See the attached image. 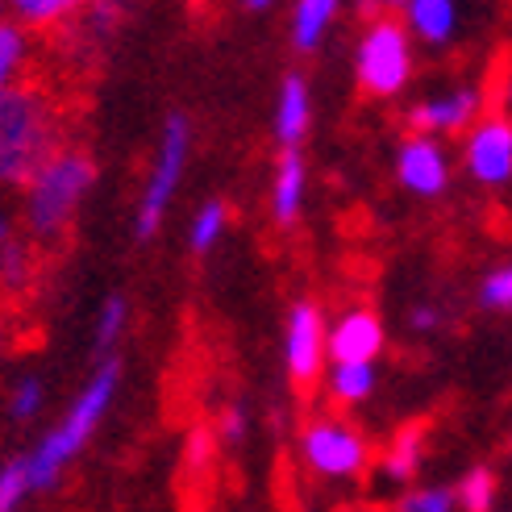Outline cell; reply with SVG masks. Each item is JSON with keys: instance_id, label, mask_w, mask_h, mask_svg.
I'll return each mask as SVG.
<instances>
[{"instance_id": "obj_1", "label": "cell", "mask_w": 512, "mask_h": 512, "mask_svg": "<svg viewBox=\"0 0 512 512\" xmlns=\"http://www.w3.org/2000/svg\"><path fill=\"white\" fill-rule=\"evenodd\" d=\"M63 146V113L46 84L21 80L0 92V188H25Z\"/></svg>"}, {"instance_id": "obj_2", "label": "cell", "mask_w": 512, "mask_h": 512, "mask_svg": "<svg viewBox=\"0 0 512 512\" xmlns=\"http://www.w3.org/2000/svg\"><path fill=\"white\" fill-rule=\"evenodd\" d=\"M117 392H121V363L117 358H100L96 371L88 375V383L67 404V413L42 433L30 454H25L34 492H50L63 479V471L88 450L96 429L105 425V417L113 413Z\"/></svg>"}, {"instance_id": "obj_3", "label": "cell", "mask_w": 512, "mask_h": 512, "mask_svg": "<svg viewBox=\"0 0 512 512\" xmlns=\"http://www.w3.org/2000/svg\"><path fill=\"white\" fill-rule=\"evenodd\" d=\"M96 159L84 146L63 142L55 155H50L34 179L21 188V229L34 246H55L71 234L75 217H80L84 200L96 188Z\"/></svg>"}, {"instance_id": "obj_4", "label": "cell", "mask_w": 512, "mask_h": 512, "mask_svg": "<svg viewBox=\"0 0 512 512\" xmlns=\"http://www.w3.org/2000/svg\"><path fill=\"white\" fill-rule=\"evenodd\" d=\"M188 155H192V121L184 113H171L163 121V134L155 146V159H150L146 171V184L138 196V209H134V238L150 242L163 229L167 213H171V200L184 184V171H188Z\"/></svg>"}, {"instance_id": "obj_5", "label": "cell", "mask_w": 512, "mask_h": 512, "mask_svg": "<svg viewBox=\"0 0 512 512\" xmlns=\"http://www.w3.org/2000/svg\"><path fill=\"white\" fill-rule=\"evenodd\" d=\"M354 75L358 88L367 96H396L413 80V38H408L404 21L396 17H375L363 38L354 46Z\"/></svg>"}, {"instance_id": "obj_6", "label": "cell", "mask_w": 512, "mask_h": 512, "mask_svg": "<svg viewBox=\"0 0 512 512\" xmlns=\"http://www.w3.org/2000/svg\"><path fill=\"white\" fill-rule=\"evenodd\" d=\"M300 458L304 467L325 479H354L371 463V446L350 421L317 417L300 429Z\"/></svg>"}, {"instance_id": "obj_7", "label": "cell", "mask_w": 512, "mask_h": 512, "mask_svg": "<svg viewBox=\"0 0 512 512\" xmlns=\"http://www.w3.org/2000/svg\"><path fill=\"white\" fill-rule=\"evenodd\" d=\"M329 363V325L317 300H296L284 325V367L296 388H313Z\"/></svg>"}, {"instance_id": "obj_8", "label": "cell", "mask_w": 512, "mask_h": 512, "mask_svg": "<svg viewBox=\"0 0 512 512\" xmlns=\"http://www.w3.org/2000/svg\"><path fill=\"white\" fill-rule=\"evenodd\" d=\"M463 163L479 184H508L512 179V121L508 117H479L467 130Z\"/></svg>"}, {"instance_id": "obj_9", "label": "cell", "mask_w": 512, "mask_h": 512, "mask_svg": "<svg viewBox=\"0 0 512 512\" xmlns=\"http://www.w3.org/2000/svg\"><path fill=\"white\" fill-rule=\"evenodd\" d=\"M396 179L413 196H442L450 184V159L438 138L408 134L396 150Z\"/></svg>"}, {"instance_id": "obj_10", "label": "cell", "mask_w": 512, "mask_h": 512, "mask_svg": "<svg viewBox=\"0 0 512 512\" xmlns=\"http://www.w3.org/2000/svg\"><path fill=\"white\" fill-rule=\"evenodd\" d=\"M479 109H483L479 88H450V92H442V96L421 100V105L408 113V121H413L417 134L438 138V134L471 130V125L479 121Z\"/></svg>"}, {"instance_id": "obj_11", "label": "cell", "mask_w": 512, "mask_h": 512, "mask_svg": "<svg viewBox=\"0 0 512 512\" xmlns=\"http://www.w3.org/2000/svg\"><path fill=\"white\" fill-rule=\"evenodd\" d=\"M383 321L371 309H346L329 325V363H371L383 354Z\"/></svg>"}, {"instance_id": "obj_12", "label": "cell", "mask_w": 512, "mask_h": 512, "mask_svg": "<svg viewBox=\"0 0 512 512\" xmlns=\"http://www.w3.org/2000/svg\"><path fill=\"white\" fill-rule=\"evenodd\" d=\"M313 125V92H309V80L296 71L284 75V84L275 92V113H271V130H275V142L279 150H300L304 134Z\"/></svg>"}, {"instance_id": "obj_13", "label": "cell", "mask_w": 512, "mask_h": 512, "mask_svg": "<svg viewBox=\"0 0 512 512\" xmlns=\"http://www.w3.org/2000/svg\"><path fill=\"white\" fill-rule=\"evenodd\" d=\"M304 196H309V163L300 150H279L271 171V217L279 225H292L304 213Z\"/></svg>"}, {"instance_id": "obj_14", "label": "cell", "mask_w": 512, "mask_h": 512, "mask_svg": "<svg viewBox=\"0 0 512 512\" xmlns=\"http://www.w3.org/2000/svg\"><path fill=\"white\" fill-rule=\"evenodd\" d=\"M404 30L408 38H421L429 46H446L458 30V9L450 0H408L404 5Z\"/></svg>"}, {"instance_id": "obj_15", "label": "cell", "mask_w": 512, "mask_h": 512, "mask_svg": "<svg viewBox=\"0 0 512 512\" xmlns=\"http://www.w3.org/2000/svg\"><path fill=\"white\" fill-rule=\"evenodd\" d=\"M334 21H338L334 0H300V5L292 9V25H288L292 46L300 50V55H313V50L325 42V34L334 30Z\"/></svg>"}, {"instance_id": "obj_16", "label": "cell", "mask_w": 512, "mask_h": 512, "mask_svg": "<svg viewBox=\"0 0 512 512\" xmlns=\"http://www.w3.org/2000/svg\"><path fill=\"white\" fill-rule=\"evenodd\" d=\"M34 279H38V250L30 238L17 234L13 242L0 246V292L17 296V292L30 288Z\"/></svg>"}, {"instance_id": "obj_17", "label": "cell", "mask_w": 512, "mask_h": 512, "mask_svg": "<svg viewBox=\"0 0 512 512\" xmlns=\"http://www.w3.org/2000/svg\"><path fill=\"white\" fill-rule=\"evenodd\" d=\"M30 30H21L13 17L0 21V92H9L13 84L25 80V67H30Z\"/></svg>"}, {"instance_id": "obj_18", "label": "cell", "mask_w": 512, "mask_h": 512, "mask_svg": "<svg viewBox=\"0 0 512 512\" xmlns=\"http://www.w3.org/2000/svg\"><path fill=\"white\" fill-rule=\"evenodd\" d=\"M375 367L371 363H329V375H325V388L338 404H363L371 392H375Z\"/></svg>"}, {"instance_id": "obj_19", "label": "cell", "mask_w": 512, "mask_h": 512, "mask_svg": "<svg viewBox=\"0 0 512 512\" xmlns=\"http://www.w3.org/2000/svg\"><path fill=\"white\" fill-rule=\"evenodd\" d=\"M421 442H425L421 425H408V429H400L396 438H392V446L383 450V458H379L383 475H388L392 483H408V479H413V475L421 471Z\"/></svg>"}, {"instance_id": "obj_20", "label": "cell", "mask_w": 512, "mask_h": 512, "mask_svg": "<svg viewBox=\"0 0 512 512\" xmlns=\"http://www.w3.org/2000/svg\"><path fill=\"white\" fill-rule=\"evenodd\" d=\"M5 408H9V421L13 425H30L42 417V408H46V383L42 375L34 371H25L9 383V392H5Z\"/></svg>"}, {"instance_id": "obj_21", "label": "cell", "mask_w": 512, "mask_h": 512, "mask_svg": "<svg viewBox=\"0 0 512 512\" xmlns=\"http://www.w3.org/2000/svg\"><path fill=\"white\" fill-rule=\"evenodd\" d=\"M229 229V204L225 200H204L200 209L192 213V225H188V246L192 254H209Z\"/></svg>"}, {"instance_id": "obj_22", "label": "cell", "mask_w": 512, "mask_h": 512, "mask_svg": "<svg viewBox=\"0 0 512 512\" xmlns=\"http://www.w3.org/2000/svg\"><path fill=\"white\" fill-rule=\"evenodd\" d=\"M125 329H130V300H125L121 292H109L105 300H100V309H96L92 346H96L100 354L113 350V346L125 338Z\"/></svg>"}, {"instance_id": "obj_23", "label": "cell", "mask_w": 512, "mask_h": 512, "mask_svg": "<svg viewBox=\"0 0 512 512\" xmlns=\"http://www.w3.org/2000/svg\"><path fill=\"white\" fill-rule=\"evenodd\" d=\"M30 496H34V483H30V467H25V454L5 458L0 463V512H21Z\"/></svg>"}, {"instance_id": "obj_24", "label": "cell", "mask_w": 512, "mask_h": 512, "mask_svg": "<svg viewBox=\"0 0 512 512\" xmlns=\"http://www.w3.org/2000/svg\"><path fill=\"white\" fill-rule=\"evenodd\" d=\"M13 21L21 25V30H42V25H59L75 13L71 0H13L9 5Z\"/></svg>"}, {"instance_id": "obj_25", "label": "cell", "mask_w": 512, "mask_h": 512, "mask_svg": "<svg viewBox=\"0 0 512 512\" xmlns=\"http://www.w3.org/2000/svg\"><path fill=\"white\" fill-rule=\"evenodd\" d=\"M454 504L463 512H492L496 504V475L488 467H471L454 492Z\"/></svg>"}, {"instance_id": "obj_26", "label": "cell", "mask_w": 512, "mask_h": 512, "mask_svg": "<svg viewBox=\"0 0 512 512\" xmlns=\"http://www.w3.org/2000/svg\"><path fill=\"white\" fill-rule=\"evenodd\" d=\"M479 304H483V309H496V313H512V263H504V267L483 275Z\"/></svg>"}, {"instance_id": "obj_27", "label": "cell", "mask_w": 512, "mask_h": 512, "mask_svg": "<svg viewBox=\"0 0 512 512\" xmlns=\"http://www.w3.org/2000/svg\"><path fill=\"white\" fill-rule=\"evenodd\" d=\"M400 512H454L450 488H417L400 500Z\"/></svg>"}, {"instance_id": "obj_28", "label": "cell", "mask_w": 512, "mask_h": 512, "mask_svg": "<svg viewBox=\"0 0 512 512\" xmlns=\"http://www.w3.org/2000/svg\"><path fill=\"white\" fill-rule=\"evenodd\" d=\"M246 433H250L246 408H242V404H229L225 413L217 417V438H221L225 446H242V442H246Z\"/></svg>"}, {"instance_id": "obj_29", "label": "cell", "mask_w": 512, "mask_h": 512, "mask_svg": "<svg viewBox=\"0 0 512 512\" xmlns=\"http://www.w3.org/2000/svg\"><path fill=\"white\" fill-rule=\"evenodd\" d=\"M408 321H413V329H417V334H429V329H438V309H433V304H417V309H413V317H408Z\"/></svg>"}, {"instance_id": "obj_30", "label": "cell", "mask_w": 512, "mask_h": 512, "mask_svg": "<svg viewBox=\"0 0 512 512\" xmlns=\"http://www.w3.org/2000/svg\"><path fill=\"white\" fill-rule=\"evenodd\" d=\"M13 238H17V217H13V209H9V204L0 200V246H5V242H13Z\"/></svg>"}, {"instance_id": "obj_31", "label": "cell", "mask_w": 512, "mask_h": 512, "mask_svg": "<svg viewBox=\"0 0 512 512\" xmlns=\"http://www.w3.org/2000/svg\"><path fill=\"white\" fill-rule=\"evenodd\" d=\"M5 17H9V9H5V5H0V21H5Z\"/></svg>"}]
</instances>
